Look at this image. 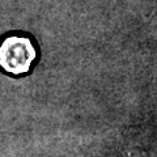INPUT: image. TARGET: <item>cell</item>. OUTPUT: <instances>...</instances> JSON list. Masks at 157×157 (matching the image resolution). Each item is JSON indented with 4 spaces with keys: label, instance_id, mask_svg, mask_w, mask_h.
Returning <instances> with one entry per match:
<instances>
[{
    "label": "cell",
    "instance_id": "1",
    "mask_svg": "<svg viewBox=\"0 0 157 157\" xmlns=\"http://www.w3.org/2000/svg\"><path fill=\"white\" fill-rule=\"evenodd\" d=\"M37 59L33 39L24 33H11L0 41V68L12 76L25 75Z\"/></svg>",
    "mask_w": 157,
    "mask_h": 157
}]
</instances>
